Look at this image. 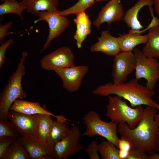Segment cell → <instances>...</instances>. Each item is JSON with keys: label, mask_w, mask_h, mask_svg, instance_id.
I'll list each match as a JSON object with an SVG mask.
<instances>
[{"label": "cell", "mask_w": 159, "mask_h": 159, "mask_svg": "<svg viewBox=\"0 0 159 159\" xmlns=\"http://www.w3.org/2000/svg\"><path fill=\"white\" fill-rule=\"evenodd\" d=\"M156 108L146 106L143 116L136 126L131 129L125 122L118 124L117 132L128 140L132 148L148 155L156 153V143L159 128V114Z\"/></svg>", "instance_id": "cell-1"}, {"label": "cell", "mask_w": 159, "mask_h": 159, "mask_svg": "<svg viewBox=\"0 0 159 159\" xmlns=\"http://www.w3.org/2000/svg\"><path fill=\"white\" fill-rule=\"evenodd\" d=\"M92 92L102 96L111 95L119 96L127 100L132 107L142 105L155 107L157 103L152 99L155 95L154 90L140 84L135 78L118 84L108 82L98 86Z\"/></svg>", "instance_id": "cell-2"}, {"label": "cell", "mask_w": 159, "mask_h": 159, "mask_svg": "<svg viewBox=\"0 0 159 159\" xmlns=\"http://www.w3.org/2000/svg\"><path fill=\"white\" fill-rule=\"evenodd\" d=\"M27 55L26 52L22 53L16 70L10 75L0 93V120H8L10 108L14 101L26 97L22 80L26 72L25 62Z\"/></svg>", "instance_id": "cell-3"}, {"label": "cell", "mask_w": 159, "mask_h": 159, "mask_svg": "<svg viewBox=\"0 0 159 159\" xmlns=\"http://www.w3.org/2000/svg\"><path fill=\"white\" fill-rule=\"evenodd\" d=\"M108 97L106 116L118 124L125 122L131 129L135 127L143 115L144 108L142 105L132 107L128 106L121 97L117 95Z\"/></svg>", "instance_id": "cell-4"}, {"label": "cell", "mask_w": 159, "mask_h": 159, "mask_svg": "<svg viewBox=\"0 0 159 159\" xmlns=\"http://www.w3.org/2000/svg\"><path fill=\"white\" fill-rule=\"evenodd\" d=\"M82 120L86 128L82 136L93 138L100 135L113 143L118 148V124L111 121L109 122L103 121L99 113L93 110L89 111Z\"/></svg>", "instance_id": "cell-5"}, {"label": "cell", "mask_w": 159, "mask_h": 159, "mask_svg": "<svg viewBox=\"0 0 159 159\" xmlns=\"http://www.w3.org/2000/svg\"><path fill=\"white\" fill-rule=\"evenodd\" d=\"M136 60L135 78H144L146 86L154 90L159 80V62L157 59L146 57L142 51L135 47L132 51Z\"/></svg>", "instance_id": "cell-6"}, {"label": "cell", "mask_w": 159, "mask_h": 159, "mask_svg": "<svg viewBox=\"0 0 159 159\" xmlns=\"http://www.w3.org/2000/svg\"><path fill=\"white\" fill-rule=\"evenodd\" d=\"M59 11L57 9L50 11H43L37 15L38 19L34 21V23L44 21L47 23L49 28L48 36L40 51V53L48 48L51 42L59 37L69 25V19L66 16L60 14Z\"/></svg>", "instance_id": "cell-7"}, {"label": "cell", "mask_w": 159, "mask_h": 159, "mask_svg": "<svg viewBox=\"0 0 159 159\" xmlns=\"http://www.w3.org/2000/svg\"><path fill=\"white\" fill-rule=\"evenodd\" d=\"M74 53L69 47H60L45 55L41 59V67L44 70L54 71L57 69L75 65Z\"/></svg>", "instance_id": "cell-8"}, {"label": "cell", "mask_w": 159, "mask_h": 159, "mask_svg": "<svg viewBox=\"0 0 159 159\" xmlns=\"http://www.w3.org/2000/svg\"><path fill=\"white\" fill-rule=\"evenodd\" d=\"M81 135L78 127L73 125L68 134L54 145L53 151L54 158L67 159L78 153L83 148L79 141Z\"/></svg>", "instance_id": "cell-9"}, {"label": "cell", "mask_w": 159, "mask_h": 159, "mask_svg": "<svg viewBox=\"0 0 159 159\" xmlns=\"http://www.w3.org/2000/svg\"><path fill=\"white\" fill-rule=\"evenodd\" d=\"M114 57L111 76L113 83L118 84L127 80L128 76L135 70L136 62L132 52H120Z\"/></svg>", "instance_id": "cell-10"}, {"label": "cell", "mask_w": 159, "mask_h": 159, "mask_svg": "<svg viewBox=\"0 0 159 159\" xmlns=\"http://www.w3.org/2000/svg\"><path fill=\"white\" fill-rule=\"evenodd\" d=\"M41 114L28 115L10 110L8 120L21 136L36 137Z\"/></svg>", "instance_id": "cell-11"}, {"label": "cell", "mask_w": 159, "mask_h": 159, "mask_svg": "<svg viewBox=\"0 0 159 159\" xmlns=\"http://www.w3.org/2000/svg\"><path fill=\"white\" fill-rule=\"evenodd\" d=\"M89 70L86 65H76L55 70L61 79L63 88L71 93L77 91L80 87L83 77Z\"/></svg>", "instance_id": "cell-12"}, {"label": "cell", "mask_w": 159, "mask_h": 159, "mask_svg": "<svg viewBox=\"0 0 159 159\" xmlns=\"http://www.w3.org/2000/svg\"><path fill=\"white\" fill-rule=\"evenodd\" d=\"M125 13L121 0H110L102 7L93 24L98 29L104 23L110 26L112 23L122 20Z\"/></svg>", "instance_id": "cell-13"}, {"label": "cell", "mask_w": 159, "mask_h": 159, "mask_svg": "<svg viewBox=\"0 0 159 159\" xmlns=\"http://www.w3.org/2000/svg\"><path fill=\"white\" fill-rule=\"evenodd\" d=\"M21 141L31 159H53V148L39 142L36 137H20Z\"/></svg>", "instance_id": "cell-14"}, {"label": "cell", "mask_w": 159, "mask_h": 159, "mask_svg": "<svg viewBox=\"0 0 159 159\" xmlns=\"http://www.w3.org/2000/svg\"><path fill=\"white\" fill-rule=\"evenodd\" d=\"M92 52H100L108 56H115L120 51L117 37L112 36L108 30L102 31L98 41L90 48Z\"/></svg>", "instance_id": "cell-15"}, {"label": "cell", "mask_w": 159, "mask_h": 159, "mask_svg": "<svg viewBox=\"0 0 159 159\" xmlns=\"http://www.w3.org/2000/svg\"><path fill=\"white\" fill-rule=\"evenodd\" d=\"M153 5V0H138L125 12L122 20L130 28L129 32L139 33L143 26L138 19V13L143 7L148 6L149 8L152 7Z\"/></svg>", "instance_id": "cell-16"}, {"label": "cell", "mask_w": 159, "mask_h": 159, "mask_svg": "<svg viewBox=\"0 0 159 159\" xmlns=\"http://www.w3.org/2000/svg\"><path fill=\"white\" fill-rule=\"evenodd\" d=\"M69 120L62 115L54 120L47 139V143L54 148L55 145L69 133L71 128L67 121Z\"/></svg>", "instance_id": "cell-17"}, {"label": "cell", "mask_w": 159, "mask_h": 159, "mask_svg": "<svg viewBox=\"0 0 159 159\" xmlns=\"http://www.w3.org/2000/svg\"><path fill=\"white\" fill-rule=\"evenodd\" d=\"M74 21L76 25V30L74 36L78 49L82 47V44L91 32L92 22L89 16L85 12L82 11L76 14Z\"/></svg>", "instance_id": "cell-18"}, {"label": "cell", "mask_w": 159, "mask_h": 159, "mask_svg": "<svg viewBox=\"0 0 159 159\" xmlns=\"http://www.w3.org/2000/svg\"><path fill=\"white\" fill-rule=\"evenodd\" d=\"M10 110L28 115H47L56 118L60 115H56L42 107L38 102H33L18 99L16 100L11 105Z\"/></svg>", "instance_id": "cell-19"}, {"label": "cell", "mask_w": 159, "mask_h": 159, "mask_svg": "<svg viewBox=\"0 0 159 159\" xmlns=\"http://www.w3.org/2000/svg\"><path fill=\"white\" fill-rule=\"evenodd\" d=\"M140 34L128 32L117 37L120 51L132 52L133 49L137 45L140 44H145L148 39V34L145 35Z\"/></svg>", "instance_id": "cell-20"}, {"label": "cell", "mask_w": 159, "mask_h": 159, "mask_svg": "<svg viewBox=\"0 0 159 159\" xmlns=\"http://www.w3.org/2000/svg\"><path fill=\"white\" fill-rule=\"evenodd\" d=\"M146 29L148 38L142 52L147 57L159 59V24Z\"/></svg>", "instance_id": "cell-21"}, {"label": "cell", "mask_w": 159, "mask_h": 159, "mask_svg": "<svg viewBox=\"0 0 159 159\" xmlns=\"http://www.w3.org/2000/svg\"><path fill=\"white\" fill-rule=\"evenodd\" d=\"M21 1L26 6L27 11L32 15L57 9L59 5V0H22Z\"/></svg>", "instance_id": "cell-22"}, {"label": "cell", "mask_w": 159, "mask_h": 159, "mask_svg": "<svg viewBox=\"0 0 159 159\" xmlns=\"http://www.w3.org/2000/svg\"><path fill=\"white\" fill-rule=\"evenodd\" d=\"M20 136L14 139L2 159H30L21 141Z\"/></svg>", "instance_id": "cell-23"}, {"label": "cell", "mask_w": 159, "mask_h": 159, "mask_svg": "<svg viewBox=\"0 0 159 159\" xmlns=\"http://www.w3.org/2000/svg\"><path fill=\"white\" fill-rule=\"evenodd\" d=\"M25 9L26 6L22 1L19 2L17 0H5L0 5V16L13 14L18 16L23 21L22 12Z\"/></svg>", "instance_id": "cell-24"}, {"label": "cell", "mask_w": 159, "mask_h": 159, "mask_svg": "<svg viewBox=\"0 0 159 159\" xmlns=\"http://www.w3.org/2000/svg\"><path fill=\"white\" fill-rule=\"evenodd\" d=\"M52 116L41 115L38 125L37 138L40 142L48 144V136L53 122Z\"/></svg>", "instance_id": "cell-25"}, {"label": "cell", "mask_w": 159, "mask_h": 159, "mask_svg": "<svg viewBox=\"0 0 159 159\" xmlns=\"http://www.w3.org/2000/svg\"><path fill=\"white\" fill-rule=\"evenodd\" d=\"M99 153L102 159H120L119 149L112 142L107 140L97 145Z\"/></svg>", "instance_id": "cell-26"}, {"label": "cell", "mask_w": 159, "mask_h": 159, "mask_svg": "<svg viewBox=\"0 0 159 159\" xmlns=\"http://www.w3.org/2000/svg\"><path fill=\"white\" fill-rule=\"evenodd\" d=\"M96 0H78L73 5L65 9L60 11L61 14L66 16L85 11L95 3Z\"/></svg>", "instance_id": "cell-27"}, {"label": "cell", "mask_w": 159, "mask_h": 159, "mask_svg": "<svg viewBox=\"0 0 159 159\" xmlns=\"http://www.w3.org/2000/svg\"><path fill=\"white\" fill-rule=\"evenodd\" d=\"M8 120H0V137H9L14 139L20 137L13 125Z\"/></svg>", "instance_id": "cell-28"}, {"label": "cell", "mask_w": 159, "mask_h": 159, "mask_svg": "<svg viewBox=\"0 0 159 159\" xmlns=\"http://www.w3.org/2000/svg\"><path fill=\"white\" fill-rule=\"evenodd\" d=\"M14 138L7 136L0 137V159H2Z\"/></svg>", "instance_id": "cell-29"}, {"label": "cell", "mask_w": 159, "mask_h": 159, "mask_svg": "<svg viewBox=\"0 0 159 159\" xmlns=\"http://www.w3.org/2000/svg\"><path fill=\"white\" fill-rule=\"evenodd\" d=\"M97 143L95 140L92 141L85 150L86 153L89 155L90 159H99Z\"/></svg>", "instance_id": "cell-30"}, {"label": "cell", "mask_w": 159, "mask_h": 159, "mask_svg": "<svg viewBox=\"0 0 159 159\" xmlns=\"http://www.w3.org/2000/svg\"><path fill=\"white\" fill-rule=\"evenodd\" d=\"M14 42L12 39L7 40L5 42L1 44L0 46V69H1L2 67L6 60L5 53L8 47Z\"/></svg>", "instance_id": "cell-31"}, {"label": "cell", "mask_w": 159, "mask_h": 159, "mask_svg": "<svg viewBox=\"0 0 159 159\" xmlns=\"http://www.w3.org/2000/svg\"><path fill=\"white\" fill-rule=\"evenodd\" d=\"M12 21L8 22L5 24L0 25V43H3V40L5 37L7 35L16 34L17 33L14 32H9L8 30L13 24Z\"/></svg>", "instance_id": "cell-32"}, {"label": "cell", "mask_w": 159, "mask_h": 159, "mask_svg": "<svg viewBox=\"0 0 159 159\" xmlns=\"http://www.w3.org/2000/svg\"><path fill=\"white\" fill-rule=\"evenodd\" d=\"M126 159H148V155L138 149L132 148Z\"/></svg>", "instance_id": "cell-33"}, {"label": "cell", "mask_w": 159, "mask_h": 159, "mask_svg": "<svg viewBox=\"0 0 159 159\" xmlns=\"http://www.w3.org/2000/svg\"><path fill=\"white\" fill-rule=\"evenodd\" d=\"M118 147L120 150L129 151L132 148L129 141L125 138L121 137L118 140Z\"/></svg>", "instance_id": "cell-34"}, {"label": "cell", "mask_w": 159, "mask_h": 159, "mask_svg": "<svg viewBox=\"0 0 159 159\" xmlns=\"http://www.w3.org/2000/svg\"><path fill=\"white\" fill-rule=\"evenodd\" d=\"M129 151L119 150V156L120 159H126Z\"/></svg>", "instance_id": "cell-35"}, {"label": "cell", "mask_w": 159, "mask_h": 159, "mask_svg": "<svg viewBox=\"0 0 159 159\" xmlns=\"http://www.w3.org/2000/svg\"><path fill=\"white\" fill-rule=\"evenodd\" d=\"M155 11L159 17V0H153Z\"/></svg>", "instance_id": "cell-36"}, {"label": "cell", "mask_w": 159, "mask_h": 159, "mask_svg": "<svg viewBox=\"0 0 159 159\" xmlns=\"http://www.w3.org/2000/svg\"><path fill=\"white\" fill-rule=\"evenodd\" d=\"M148 159H159V154L156 152L148 155Z\"/></svg>", "instance_id": "cell-37"}, {"label": "cell", "mask_w": 159, "mask_h": 159, "mask_svg": "<svg viewBox=\"0 0 159 159\" xmlns=\"http://www.w3.org/2000/svg\"><path fill=\"white\" fill-rule=\"evenodd\" d=\"M156 148L157 152L159 153V128L156 139Z\"/></svg>", "instance_id": "cell-38"}, {"label": "cell", "mask_w": 159, "mask_h": 159, "mask_svg": "<svg viewBox=\"0 0 159 159\" xmlns=\"http://www.w3.org/2000/svg\"><path fill=\"white\" fill-rule=\"evenodd\" d=\"M155 107L157 110L158 114H159V103H157L155 106Z\"/></svg>", "instance_id": "cell-39"}, {"label": "cell", "mask_w": 159, "mask_h": 159, "mask_svg": "<svg viewBox=\"0 0 159 159\" xmlns=\"http://www.w3.org/2000/svg\"><path fill=\"white\" fill-rule=\"evenodd\" d=\"M108 0H96L95 1V2H99L100 1H107Z\"/></svg>", "instance_id": "cell-40"}, {"label": "cell", "mask_w": 159, "mask_h": 159, "mask_svg": "<svg viewBox=\"0 0 159 159\" xmlns=\"http://www.w3.org/2000/svg\"><path fill=\"white\" fill-rule=\"evenodd\" d=\"M5 0H1V2L2 3L4 1H5Z\"/></svg>", "instance_id": "cell-41"}, {"label": "cell", "mask_w": 159, "mask_h": 159, "mask_svg": "<svg viewBox=\"0 0 159 159\" xmlns=\"http://www.w3.org/2000/svg\"><path fill=\"white\" fill-rule=\"evenodd\" d=\"M158 99L159 100V95H158Z\"/></svg>", "instance_id": "cell-42"}]
</instances>
